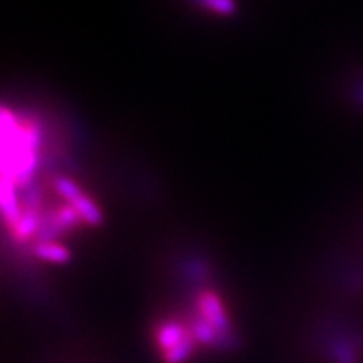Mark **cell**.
I'll list each match as a JSON object with an SVG mask.
<instances>
[{
	"instance_id": "cell-1",
	"label": "cell",
	"mask_w": 363,
	"mask_h": 363,
	"mask_svg": "<svg viewBox=\"0 0 363 363\" xmlns=\"http://www.w3.org/2000/svg\"><path fill=\"white\" fill-rule=\"evenodd\" d=\"M158 343L165 353V360L170 363H179L189 355L190 338L185 330L177 323L162 325L158 331Z\"/></svg>"
},
{
	"instance_id": "cell-4",
	"label": "cell",
	"mask_w": 363,
	"mask_h": 363,
	"mask_svg": "<svg viewBox=\"0 0 363 363\" xmlns=\"http://www.w3.org/2000/svg\"><path fill=\"white\" fill-rule=\"evenodd\" d=\"M35 254H38L39 257H43V259L51 261V262H65L67 261V257H69L67 249L52 242L39 244V246L35 247Z\"/></svg>"
},
{
	"instance_id": "cell-3",
	"label": "cell",
	"mask_w": 363,
	"mask_h": 363,
	"mask_svg": "<svg viewBox=\"0 0 363 363\" xmlns=\"http://www.w3.org/2000/svg\"><path fill=\"white\" fill-rule=\"evenodd\" d=\"M72 206H74V211L78 212V216L83 217L89 224H99L101 222V212L86 195H81L78 201L72 202Z\"/></svg>"
},
{
	"instance_id": "cell-6",
	"label": "cell",
	"mask_w": 363,
	"mask_h": 363,
	"mask_svg": "<svg viewBox=\"0 0 363 363\" xmlns=\"http://www.w3.org/2000/svg\"><path fill=\"white\" fill-rule=\"evenodd\" d=\"M35 227H38V219H35V216L27 214L24 217H21L19 224L16 225V235L19 239L29 238V235L35 230Z\"/></svg>"
},
{
	"instance_id": "cell-7",
	"label": "cell",
	"mask_w": 363,
	"mask_h": 363,
	"mask_svg": "<svg viewBox=\"0 0 363 363\" xmlns=\"http://www.w3.org/2000/svg\"><path fill=\"white\" fill-rule=\"evenodd\" d=\"M206 4L208 7L214 9V11L222 13H229L234 11V4L230 0H206Z\"/></svg>"
},
{
	"instance_id": "cell-2",
	"label": "cell",
	"mask_w": 363,
	"mask_h": 363,
	"mask_svg": "<svg viewBox=\"0 0 363 363\" xmlns=\"http://www.w3.org/2000/svg\"><path fill=\"white\" fill-rule=\"evenodd\" d=\"M199 308H201L202 313V321L212 326L217 331V335L224 333L227 330V318L219 298L212 293H203L199 299Z\"/></svg>"
},
{
	"instance_id": "cell-5",
	"label": "cell",
	"mask_w": 363,
	"mask_h": 363,
	"mask_svg": "<svg viewBox=\"0 0 363 363\" xmlns=\"http://www.w3.org/2000/svg\"><path fill=\"white\" fill-rule=\"evenodd\" d=\"M56 189H57V192L61 194L62 197L66 199V201H69L71 203L78 201L81 195H83V192H81V190L76 187V185L72 184L71 180H67V179H57L56 180Z\"/></svg>"
}]
</instances>
